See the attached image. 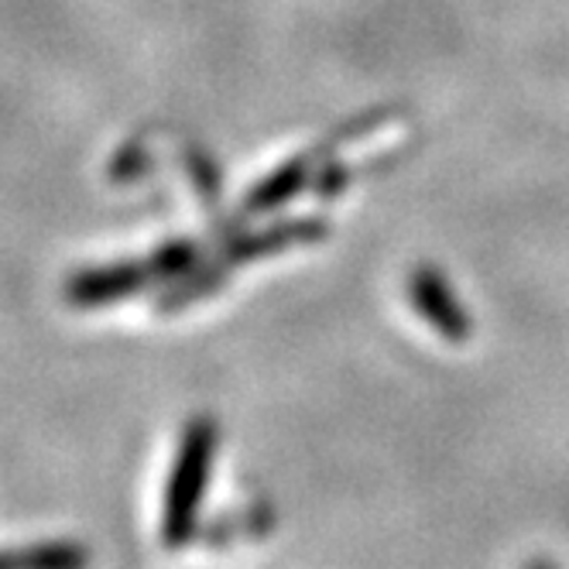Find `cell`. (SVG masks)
I'll return each instance as SVG.
<instances>
[{
  "label": "cell",
  "mask_w": 569,
  "mask_h": 569,
  "mask_svg": "<svg viewBox=\"0 0 569 569\" xmlns=\"http://www.w3.org/2000/svg\"><path fill=\"white\" fill-rule=\"evenodd\" d=\"M217 446L220 426L213 416H192L186 422L166 487V511H161V542H166V549H182L199 532V508L210 487Z\"/></svg>",
  "instance_id": "cell-1"
},
{
  "label": "cell",
  "mask_w": 569,
  "mask_h": 569,
  "mask_svg": "<svg viewBox=\"0 0 569 569\" xmlns=\"http://www.w3.org/2000/svg\"><path fill=\"white\" fill-rule=\"evenodd\" d=\"M412 302L442 333V340L463 343L470 337V319H467L463 306L457 302V296L450 292V284H446L436 271H419L412 278Z\"/></svg>",
  "instance_id": "cell-2"
},
{
  "label": "cell",
  "mask_w": 569,
  "mask_h": 569,
  "mask_svg": "<svg viewBox=\"0 0 569 569\" xmlns=\"http://www.w3.org/2000/svg\"><path fill=\"white\" fill-rule=\"evenodd\" d=\"M0 569H90V549L69 539L0 549Z\"/></svg>",
  "instance_id": "cell-3"
},
{
  "label": "cell",
  "mask_w": 569,
  "mask_h": 569,
  "mask_svg": "<svg viewBox=\"0 0 569 569\" xmlns=\"http://www.w3.org/2000/svg\"><path fill=\"white\" fill-rule=\"evenodd\" d=\"M525 569H556V566H552V562H546V559H532Z\"/></svg>",
  "instance_id": "cell-4"
}]
</instances>
